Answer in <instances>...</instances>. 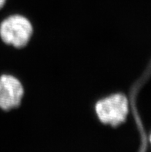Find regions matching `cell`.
I'll return each mask as SVG.
<instances>
[{
    "label": "cell",
    "mask_w": 151,
    "mask_h": 152,
    "mask_svg": "<svg viewBox=\"0 0 151 152\" xmlns=\"http://www.w3.org/2000/svg\"><path fill=\"white\" fill-rule=\"evenodd\" d=\"M93 110L100 124L117 129L124 125L130 118L131 103L126 93H110L96 100Z\"/></svg>",
    "instance_id": "cell-1"
},
{
    "label": "cell",
    "mask_w": 151,
    "mask_h": 152,
    "mask_svg": "<svg viewBox=\"0 0 151 152\" xmlns=\"http://www.w3.org/2000/svg\"><path fill=\"white\" fill-rule=\"evenodd\" d=\"M34 32L33 21L22 12L5 14L0 19V41L12 48H26L33 39Z\"/></svg>",
    "instance_id": "cell-2"
},
{
    "label": "cell",
    "mask_w": 151,
    "mask_h": 152,
    "mask_svg": "<svg viewBox=\"0 0 151 152\" xmlns=\"http://www.w3.org/2000/svg\"><path fill=\"white\" fill-rule=\"evenodd\" d=\"M26 89L19 77L12 73L0 74V110L9 111L20 107Z\"/></svg>",
    "instance_id": "cell-3"
},
{
    "label": "cell",
    "mask_w": 151,
    "mask_h": 152,
    "mask_svg": "<svg viewBox=\"0 0 151 152\" xmlns=\"http://www.w3.org/2000/svg\"><path fill=\"white\" fill-rule=\"evenodd\" d=\"M8 3V0H0V12L6 8Z\"/></svg>",
    "instance_id": "cell-4"
}]
</instances>
